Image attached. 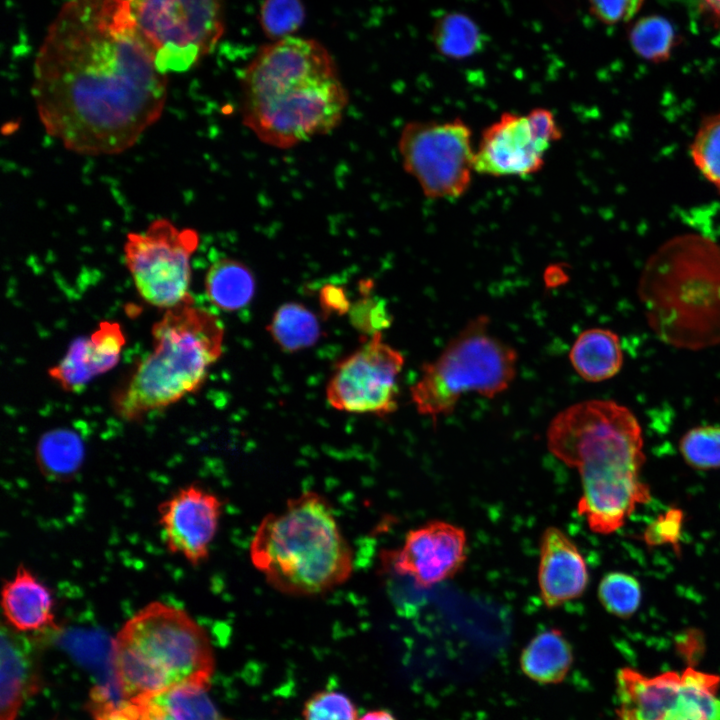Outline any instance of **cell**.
<instances>
[{"label":"cell","instance_id":"obj_32","mask_svg":"<svg viewBox=\"0 0 720 720\" xmlns=\"http://www.w3.org/2000/svg\"><path fill=\"white\" fill-rule=\"evenodd\" d=\"M305 9L301 0H263L259 21L264 34L278 41L296 32L303 24Z\"/></svg>","mask_w":720,"mask_h":720},{"label":"cell","instance_id":"obj_9","mask_svg":"<svg viewBox=\"0 0 720 720\" xmlns=\"http://www.w3.org/2000/svg\"><path fill=\"white\" fill-rule=\"evenodd\" d=\"M157 70L184 72L209 54L224 33V0H127Z\"/></svg>","mask_w":720,"mask_h":720},{"label":"cell","instance_id":"obj_3","mask_svg":"<svg viewBox=\"0 0 720 720\" xmlns=\"http://www.w3.org/2000/svg\"><path fill=\"white\" fill-rule=\"evenodd\" d=\"M241 87L243 123L276 148L334 130L349 99L329 51L296 36L262 47L244 70Z\"/></svg>","mask_w":720,"mask_h":720},{"label":"cell","instance_id":"obj_12","mask_svg":"<svg viewBox=\"0 0 720 720\" xmlns=\"http://www.w3.org/2000/svg\"><path fill=\"white\" fill-rule=\"evenodd\" d=\"M719 684V676L691 667L651 677L623 668L617 673V714L635 720H720Z\"/></svg>","mask_w":720,"mask_h":720},{"label":"cell","instance_id":"obj_38","mask_svg":"<svg viewBox=\"0 0 720 720\" xmlns=\"http://www.w3.org/2000/svg\"><path fill=\"white\" fill-rule=\"evenodd\" d=\"M320 304L327 314H343L351 307L343 288L335 285H326L322 288Z\"/></svg>","mask_w":720,"mask_h":720},{"label":"cell","instance_id":"obj_7","mask_svg":"<svg viewBox=\"0 0 720 720\" xmlns=\"http://www.w3.org/2000/svg\"><path fill=\"white\" fill-rule=\"evenodd\" d=\"M153 351L113 396V409L137 421L197 391L223 352L224 327L193 298L166 309L152 326Z\"/></svg>","mask_w":720,"mask_h":720},{"label":"cell","instance_id":"obj_5","mask_svg":"<svg viewBox=\"0 0 720 720\" xmlns=\"http://www.w3.org/2000/svg\"><path fill=\"white\" fill-rule=\"evenodd\" d=\"M253 566L275 590L314 596L343 583L353 571V553L328 501L304 492L259 523L249 546Z\"/></svg>","mask_w":720,"mask_h":720},{"label":"cell","instance_id":"obj_25","mask_svg":"<svg viewBox=\"0 0 720 720\" xmlns=\"http://www.w3.org/2000/svg\"><path fill=\"white\" fill-rule=\"evenodd\" d=\"M83 458L81 437L67 428L48 431L37 443L36 462L40 472L49 479H71L80 469Z\"/></svg>","mask_w":720,"mask_h":720},{"label":"cell","instance_id":"obj_14","mask_svg":"<svg viewBox=\"0 0 720 720\" xmlns=\"http://www.w3.org/2000/svg\"><path fill=\"white\" fill-rule=\"evenodd\" d=\"M219 497L200 485L190 484L173 492L158 505V522L167 551L192 566L210 554L222 515Z\"/></svg>","mask_w":720,"mask_h":720},{"label":"cell","instance_id":"obj_33","mask_svg":"<svg viewBox=\"0 0 720 720\" xmlns=\"http://www.w3.org/2000/svg\"><path fill=\"white\" fill-rule=\"evenodd\" d=\"M303 720H358L352 701L336 691H321L304 705Z\"/></svg>","mask_w":720,"mask_h":720},{"label":"cell","instance_id":"obj_4","mask_svg":"<svg viewBox=\"0 0 720 720\" xmlns=\"http://www.w3.org/2000/svg\"><path fill=\"white\" fill-rule=\"evenodd\" d=\"M637 296L662 343L688 351L720 345V242L693 232L666 240L643 266Z\"/></svg>","mask_w":720,"mask_h":720},{"label":"cell","instance_id":"obj_34","mask_svg":"<svg viewBox=\"0 0 720 720\" xmlns=\"http://www.w3.org/2000/svg\"><path fill=\"white\" fill-rule=\"evenodd\" d=\"M349 314L353 327L370 336L388 328L392 322L384 300L370 296L368 290L350 307Z\"/></svg>","mask_w":720,"mask_h":720},{"label":"cell","instance_id":"obj_8","mask_svg":"<svg viewBox=\"0 0 720 720\" xmlns=\"http://www.w3.org/2000/svg\"><path fill=\"white\" fill-rule=\"evenodd\" d=\"M489 324L486 315L470 320L434 361L422 366L410 389L419 414L436 420L450 414L463 394L493 398L509 387L517 353L490 332Z\"/></svg>","mask_w":720,"mask_h":720},{"label":"cell","instance_id":"obj_19","mask_svg":"<svg viewBox=\"0 0 720 720\" xmlns=\"http://www.w3.org/2000/svg\"><path fill=\"white\" fill-rule=\"evenodd\" d=\"M1 609L5 624L27 634L56 629L55 599L50 588L25 564L3 582Z\"/></svg>","mask_w":720,"mask_h":720},{"label":"cell","instance_id":"obj_31","mask_svg":"<svg viewBox=\"0 0 720 720\" xmlns=\"http://www.w3.org/2000/svg\"><path fill=\"white\" fill-rule=\"evenodd\" d=\"M598 598L610 614L627 618L639 608L640 584L635 577L627 573L610 572L599 583Z\"/></svg>","mask_w":720,"mask_h":720},{"label":"cell","instance_id":"obj_29","mask_svg":"<svg viewBox=\"0 0 720 720\" xmlns=\"http://www.w3.org/2000/svg\"><path fill=\"white\" fill-rule=\"evenodd\" d=\"M689 154L700 174L720 194V110L700 121Z\"/></svg>","mask_w":720,"mask_h":720},{"label":"cell","instance_id":"obj_39","mask_svg":"<svg viewBox=\"0 0 720 720\" xmlns=\"http://www.w3.org/2000/svg\"><path fill=\"white\" fill-rule=\"evenodd\" d=\"M358 720H397L390 712L385 710H374L365 713Z\"/></svg>","mask_w":720,"mask_h":720},{"label":"cell","instance_id":"obj_21","mask_svg":"<svg viewBox=\"0 0 720 720\" xmlns=\"http://www.w3.org/2000/svg\"><path fill=\"white\" fill-rule=\"evenodd\" d=\"M209 685L182 683L132 701L139 720H231L208 695Z\"/></svg>","mask_w":720,"mask_h":720},{"label":"cell","instance_id":"obj_36","mask_svg":"<svg viewBox=\"0 0 720 720\" xmlns=\"http://www.w3.org/2000/svg\"><path fill=\"white\" fill-rule=\"evenodd\" d=\"M683 513L672 508L655 519L645 530L644 540L650 545L669 544L679 549L682 533Z\"/></svg>","mask_w":720,"mask_h":720},{"label":"cell","instance_id":"obj_22","mask_svg":"<svg viewBox=\"0 0 720 720\" xmlns=\"http://www.w3.org/2000/svg\"><path fill=\"white\" fill-rule=\"evenodd\" d=\"M570 362L577 374L588 382H602L622 369L624 353L619 336L607 328H589L573 343Z\"/></svg>","mask_w":720,"mask_h":720},{"label":"cell","instance_id":"obj_37","mask_svg":"<svg viewBox=\"0 0 720 720\" xmlns=\"http://www.w3.org/2000/svg\"><path fill=\"white\" fill-rule=\"evenodd\" d=\"M645 0H587L593 16L606 25L630 20Z\"/></svg>","mask_w":720,"mask_h":720},{"label":"cell","instance_id":"obj_40","mask_svg":"<svg viewBox=\"0 0 720 720\" xmlns=\"http://www.w3.org/2000/svg\"><path fill=\"white\" fill-rule=\"evenodd\" d=\"M707 11L720 22V0H703Z\"/></svg>","mask_w":720,"mask_h":720},{"label":"cell","instance_id":"obj_24","mask_svg":"<svg viewBox=\"0 0 720 720\" xmlns=\"http://www.w3.org/2000/svg\"><path fill=\"white\" fill-rule=\"evenodd\" d=\"M205 291L214 306L227 312L237 311L252 300L255 278L244 263L233 258H221L207 270Z\"/></svg>","mask_w":720,"mask_h":720},{"label":"cell","instance_id":"obj_20","mask_svg":"<svg viewBox=\"0 0 720 720\" xmlns=\"http://www.w3.org/2000/svg\"><path fill=\"white\" fill-rule=\"evenodd\" d=\"M39 682L38 664L25 634L3 626L0 720H15L22 704L38 691Z\"/></svg>","mask_w":720,"mask_h":720},{"label":"cell","instance_id":"obj_10","mask_svg":"<svg viewBox=\"0 0 720 720\" xmlns=\"http://www.w3.org/2000/svg\"><path fill=\"white\" fill-rule=\"evenodd\" d=\"M399 153L404 169L432 199H455L471 183L475 149L461 119L413 121L402 129Z\"/></svg>","mask_w":720,"mask_h":720},{"label":"cell","instance_id":"obj_6","mask_svg":"<svg viewBox=\"0 0 720 720\" xmlns=\"http://www.w3.org/2000/svg\"><path fill=\"white\" fill-rule=\"evenodd\" d=\"M114 677L130 702L194 682L209 685L215 668L210 638L185 609L163 601L140 608L111 643Z\"/></svg>","mask_w":720,"mask_h":720},{"label":"cell","instance_id":"obj_15","mask_svg":"<svg viewBox=\"0 0 720 720\" xmlns=\"http://www.w3.org/2000/svg\"><path fill=\"white\" fill-rule=\"evenodd\" d=\"M467 553L465 531L444 521H430L410 530L403 545L387 553L393 570L410 577L420 588H429L453 577Z\"/></svg>","mask_w":720,"mask_h":720},{"label":"cell","instance_id":"obj_26","mask_svg":"<svg viewBox=\"0 0 720 720\" xmlns=\"http://www.w3.org/2000/svg\"><path fill=\"white\" fill-rule=\"evenodd\" d=\"M273 341L284 352H297L314 345L321 336L316 315L306 306L289 302L281 305L267 326Z\"/></svg>","mask_w":720,"mask_h":720},{"label":"cell","instance_id":"obj_11","mask_svg":"<svg viewBox=\"0 0 720 720\" xmlns=\"http://www.w3.org/2000/svg\"><path fill=\"white\" fill-rule=\"evenodd\" d=\"M198 245L197 231L179 229L163 218L144 232L127 234L124 259L139 295L164 309L192 298L190 261Z\"/></svg>","mask_w":720,"mask_h":720},{"label":"cell","instance_id":"obj_13","mask_svg":"<svg viewBox=\"0 0 720 720\" xmlns=\"http://www.w3.org/2000/svg\"><path fill=\"white\" fill-rule=\"evenodd\" d=\"M402 353L375 333L349 356L339 361L329 379L326 397L340 411L370 413L380 417L398 407V377Z\"/></svg>","mask_w":720,"mask_h":720},{"label":"cell","instance_id":"obj_41","mask_svg":"<svg viewBox=\"0 0 720 720\" xmlns=\"http://www.w3.org/2000/svg\"><path fill=\"white\" fill-rule=\"evenodd\" d=\"M617 715H618V720H635V719H633L629 716L623 715V714H617Z\"/></svg>","mask_w":720,"mask_h":720},{"label":"cell","instance_id":"obj_1","mask_svg":"<svg viewBox=\"0 0 720 720\" xmlns=\"http://www.w3.org/2000/svg\"><path fill=\"white\" fill-rule=\"evenodd\" d=\"M32 96L44 129L66 149L111 155L132 147L159 119L167 77L127 0H69L37 52Z\"/></svg>","mask_w":720,"mask_h":720},{"label":"cell","instance_id":"obj_17","mask_svg":"<svg viewBox=\"0 0 720 720\" xmlns=\"http://www.w3.org/2000/svg\"><path fill=\"white\" fill-rule=\"evenodd\" d=\"M586 562L576 544L559 528L548 527L540 541L538 584L548 608L580 597L588 585Z\"/></svg>","mask_w":720,"mask_h":720},{"label":"cell","instance_id":"obj_2","mask_svg":"<svg viewBox=\"0 0 720 720\" xmlns=\"http://www.w3.org/2000/svg\"><path fill=\"white\" fill-rule=\"evenodd\" d=\"M547 445L578 470L582 495L577 510L593 532L617 531L639 504L651 500L641 478L643 432L628 407L603 399L576 403L553 418Z\"/></svg>","mask_w":720,"mask_h":720},{"label":"cell","instance_id":"obj_23","mask_svg":"<svg viewBox=\"0 0 720 720\" xmlns=\"http://www.w3.org/2000/svg\"><path fill=\"white\" fill-rule=\"evenodd\" d=\"M572 663V647L563 632L556 628L535 635L520 655L522 672L540 684L562 682Z\"/></svg>","mask_w":720,"mask_h":720},{"label":"cell","instance_id":"obj_27","mask_svg":"<svg viewBox=\"0 0 720 720\" xmlns=\"http://www.w3.org/2000/svg\"><path fill=\"white\" fill-rule=\"evenodd\" d=\"M432 41L442 56L455 60L475 55L484 44L478 24L469 15L458 11L448 12L435 21Z\"/></svg>","mask_w":720,"mask_h":720},{"label":"cell","instance_id":"obj_16","mask_svg":"<svg viewBox=\"0 0 720 720\" xmlns=\"http://www.w3.org/2000/svg\"><path fill=\"white\" fill-rule=\"evenodd\" d=\"M550 145L528 114L506 112L483 131L474 170L493 177L529 176L543 167Z\"/></svg>","mask_w":720,"mask_h":720},{"label":"cell","instance_id":"obj_30","mask_svg":"<svg viewBox=\"0 0 720 720\" xmlns=\"http://www.w3.org/2000/svg\"><path fill=\"white\" fill-rule=\"evenodd\" d=\"M685 462L698 470L720 468V426L698 425L686 431L679 441Z\"/></svg>","mask_w":720,"mask_h":720},{"label":"cell","instance_id":"obj_35","mask_svg":"<svg viewBox=\"0 0 720 720\" xmlns=\"http://www.w3.org/2000/svg\"><path fill=\"white\" fill-rule=\"evenodd\" d=\"M90 710L96 720H139L137 707L132 702L124 698L116 701L105 687H96L91 692Z\"/></svg>","mask_w":720,"mask_h":720},{"label":"cell","instance_id":"obj_18","mask_svg":"<svg viewBox=\"0 0 720 720\" xmlns=\"http://www.w3.org/2000/svg\"><path fill=\"white\" fill-rule=\"evenodd\" d=\"M125 342L120 325L104 321L88 337L73 341L48 374L63 390L78 392L96 376L116 366Z\"/></svg>","mask_w":720,"mask_h":720},{"label":"cell","instance_id":"obj_28","mask_svg":"<svg viewBox=\"0 0 720 720\" xmlns=\"http://www.w3.org/2000/svg\"><path fill=\"white\" fill-rule=\"evenodd\" d=\"M629 42L633 51L641 58L652 62L667 61L678 39L673 25L658 15L638 19L629 31Z\"/></svg>","mask_w":720,"mask_h":720}]
</instances>
